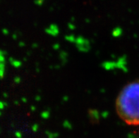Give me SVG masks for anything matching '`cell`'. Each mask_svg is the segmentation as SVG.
<instances>
[{
    "mask_svg": "<svg viewBox=\"0 0 139 138\" xmlns=\"http://www.w3.org/2000/svg\"><path fill=\"white\" fill-rule=\"evenodd\" d=\"M118 116L129 125L139 126V81L126 85L116 101Z\"/></svg>",
    "mask_w": 139,
    "mask_h": 138,
    "instance_id": "1",
    "label": "cell"
}]
</instances>
